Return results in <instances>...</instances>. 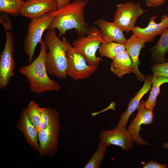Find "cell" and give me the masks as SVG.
I'll use <instances>...</instances> for the list:
<instances>
[{"instance_id": "obj_1", "label": "cell", "mask_w": 168, "mask_h": 168, "mask_svg": "<svg viewBox=\"0 0 168 168\" xmlns=\"http://www.w3.org/2000/svg\"><path fill=\"white\" fill-rule=\"evenodd\" d=\"M88 1L75 0L63 7L49 12L54 19L48 30L56 29L62 35L67 30L74 29L79 37L86 36L90 27L85 21L84 12Z\"/></svg>"}, {"instance_id": "obj_2", "label": "cell", "mask_w": 168, "mask_h": 168, "mask_svg": "<svg viewBox=\"0 0 168 168\" xmlns=\"http://www.w3.org/2000/svg\"><path fill=\"white\" fill-rule=\"evenodd\" d=\"M40 50L37 58L29 65L23 66L19 73L27 78L30 91L36 93L48 91H58L61 86L55 80L50 79L47 72L46 61L47 47L44 40L40 43Z\"/></svg>"}, {"instance_id": "obj_3", "label": "cell", "mask_w": 168, "mask_h": 168, "mask_svg": "<svg viewBox=\"0 0 168 168\" xmlns=\"http://www.w3.org/2000/svg\"><path fill=\"white\" fill-rule=\"evenodd\" d=\"M44 41L49 49L46 61L48 74L54 75L59 78H67V50L69 42L61 40L57 36L55 29L48 30L45 35Z\"/></svg>"}, {"instance_id": "obj_4", "label": "cell", "mask_w": 168, "mask_h": 168, "mask_svg": "<svg viewBox=\"0 0 168 168\" xmlns=\"http://www.w3.org/2000/svg\"><path fill=\"white\" fill-rule=\"evenodd\" d=\"M54 16L48 12L40 17L31 19L24 42V50L28 57V63L32 62L35 49L37 44L41 41L44 31L48 29Z\"/></svg>"}, {"instance_id": "obj_5", "label": "cell", "mask_w": 168, "mask_h": 168, "mask_svg": "<svg viewBox=\"0 0 168 168\" xmlns=\"http://www.w3.org/2000/svg\"><path fill=\"white\" fill-rule=\"evenodd\" d=\"M103 42L104 40L100 29L92 26L86 36L74 40L72 46L85 56L88 65L94 66L99 65L102 60V57H97L96 54Z\"/></svg>"}, {"instance_id": "obj_6", "label": "cell", "mask_w": 168, "mask_h": 168, "mask_svg": "<svg viewBox=\"0 0 168 168\" xmlns=\"http://www.w3.org/2000/svg\"><path fill=\"white\" fill-rule=\"evenodd\" d=\"M67 54L68 65L66 74L74 81L88 78L96 71L99 65H88L85 56L70 43Z\"/></svg>"}, {"instance_id": "obj_7", "label": "cell", "mask_w": 168, "mask_h": 168, "mask_svg": "<svg viewBox=\"0 0 168 168\" xmlns=\"http://www.w3.org/2000/svg\"><path fill=\"white\" fill-rule=\"evenodd\" d=\"M60 127L58 114L45 128L38 133L40 145L38 152L40 157L45 156L52 157L57 152Z\"/></svg>"}, {"instance_id": "obj_8", "label": "cell", "mask_w": 168, "mask_h": 168, "mask_svg": "<svg viewBox=\"0 0 168 168\" xmlns=\"http://www.w3.org/2000/svg\"><path fill=\"white\" fill-rule=\"evenodd\" d=\"M6 32L4 48L0 55V88L5 89L14 75L16 63L13 56L15 40L13 35L8 30Z\"/></svg>"}, {"instance_id": "obj_9", "label": "cell", "mask_w": 168, "mask_h": 168, "mask_svg": "<svg viewBox=\"0 0 168 168\" xmlns=\"http://www.w3.org/2000/svg\"><path fill=\"white\" fill-rule=\"evenodd\" d=\"M116 7L114 22L124 31H132L138 17L143 14L144 10L139 3L131 2L118 4Z\"/></svg>"}, {"instance_id": "obj_10", "label": "cell", "mask_w": 168, "mask_h": 168, "mask_svg": "<svg viewBox=\"0 0 168 168\" xmlns=\"http://www.w3.org/2000/svg\"><path fill=\"white\" fill-rule=\"evenodd\" d=\"M143 100L140 101L137 108L138 112L135 117L131 121L128 127L133 142L140 145L145 146L148 144L147 142L143 140L140 136L141 126L142 124L150 125L154 120L152 110L147 108Z\"/></svg>"}, {"instance_id": "obj_11", "label": "cell", "mask_w": 168, "mask_h": 168, "mask_svg": "<svg viewBox=\"0 0 168 168\" xmlns=\"http://www.w3.org/2000/svg\"><path fill=\"white\" fill-rule=\"evenodd\" d=\"M99 138L100 142L108 147L111 145L117 146L124 151L130 149L134 142L128 129L124 126L113 128L111 130H102Z\"/></svg>"}, {"instance_id": "obj_12", "label": "cell", "mask_w": 168, "mask_h": 168, "mask_svg": "<svg viewBox=\"0 0 168 168\" xmlns=\"http://www.w3.org/2000/svg\"><path fill=\"white\" fill-rule=\"evenodd\" d=\"M58 9V0H26L20 15L31 19Z\"/></svg>"}, {"instance_id": "obj_13", "label": "cell", "mask_w": 168, "mask_h": 168, "mask_svg": "<svg viewBox=\"0 0 168 168\" xmlns=\"http://www.w3.org/2000/svg\"><path fill=\"white\" fill-rule=\"evenodd\" d=\"M148 42L147 37L133 33L124 44L126 51L128 53L134 67L133 73L137 80L144 81L145 76L139 72L138 67L140 64L139 56L141 49L145 47V43Z\"/></svg>"}, {"instance_id": "obj_14", "label": "cell", "mask_w": 168, "mask_h": 168, "mask_svg": "<svg viewBox=\"0 0 168 168\" xmlns=\"http://www.w3.org/2000/svg\"><path fill=\"white\" fill-rule=\"evenodd\" d=\"M153 75H148L146 77L144 80L143 86L135 96L130 100L128 105L127 109L121 115L117 124L114 128L121 126L126 127L129 118L133 113L137 109L140 103L141 100L144 95L151 89Z\"/></svg>"}, {"instance_id": "obj_15", "label": "cell", "mask_w": 168, "mask_h": 168, "mask_svg": "<svg viewBox=\"0 0 168 168\" xmlns=\"http://www.w3.org/2000/svg\"><path fill=\"white\" fill-rule=\"evenodd\" d=\"M157 17L156 15L152 16L147 27L142 28L138 26L135 27L132 31L133 33L146 37L148 39V42H152L156 35H160L168 28V15L164 14L162 16L159 23L155 22Z\"/></svg>"}, {"instance_id": "obj_16", "label": "cell", "mask_w": 168, "mask_h": 168, "mask_svg": "<svg viewBox=\"0 0 168 168\" xmlns=\"http://www.w3.org/2000/svg\"><path fill=\"white\" fill-rule=\"evenodd\" d=\"M94 24L100 28L102 33L104 42H115L124 44L127 39L124 34V31L114 22H109L103 19L96 21Z\"/></svg>"}, {"instance_id": "obj_17", "label": "cell", "mask_w": 168, "mask_h": 168, "mask_svg": "<svg viewBox=\"0 0 168 168\" xmlns=\"http://www.w3.org/2000/svg\"><path fill=\"white\" fill-rule=\"evenodd\" d=\"M17 128L23 133L26 141L33 150L38 151L40 149L38 142V133L34 125L26 115L24 109L21 112Z\"/></svg>"}, {"instance_id": "obj_18", "label": "cell", "mask_w": 168, "mask_h": 168, "mask_svg": "<svg viewBox=\"0 0 168 168\" xmlns=\"http://www.w3.org/2000/svg\"><path fill=\"white\" fill-rule=\"evenodd\" d=\"M112 60L110 66L111 70L119 77H122L126 74L133 72V64L126 50L118 54Z\"/></svg>"}, {"instance_id": "obj_19", "label": "cell", "mask_w": 168, "mask_h": 168, "mask_svg": "<svg viewBox=\"0 0 168 168\" xmlns=\"http://www.w3.org/2000/svg\"><path fill=\"white\" fill-rule=\"evenodd\" d=\"M160 37L155 45L148 49L151 52V60L155 63H166L165 56L168 51V28L160 35Z\"/></svg>"}, {"instance_id": "obj_20", "label": "cell", "mask_w": 168, "mask_h": 168, "mask_svg": "<svg viewBox=\"0 0 168 168\" xmlns=\"http://www.w3.org/2000/svg\"><path fill=\"white\" fill-rule=\"evenodd\" d=\"M168 82V77L153 75L152 87L148 100L145 102L146 107L153 110L156 104V99L159 94L160 86L163 84Z\"/></svg>"}, {"instance_id": "obj_21", "label": "cell", "mask_w": 168, "mask_h": 168, "mask_svg": "<svg viewBox=\"0 0 168 168\" xmlns=\"http://www.w3.org/2000/svg\"><path fill=\"white\" fill-rule=\"evenodd\" d=\"M126 50L124 44L114 41L102 42L99 49L100 55L113 59L119 54Z\"/></svg>"}, {"instance_id": "obj_22", "label": "cell", "mask_w": 168, "mask_h": 168, "mask_svg": "<svg viewBox=\"0 0 168 168\" xmlns=\"http://www.w3.org/2000/svg\"><path fill=\"white\" fill-rule=\"evenodd\" d=\"M24 109L28 118L38 132L41 121V107L35 101L31 100L27 107Z\"/></svg>"}, {"instance_id": "obj_23", "label": "cell", "mask_w": 168, "mask_h": 168, "mask_svg": "<svg viewBox=\"0 0 168 168\" xmlns=\"http://www.w3.org/2000/svg\"><path fill=\"white\" fill-rule=\"evenodd\" d=\"M24 1V0H0V12L16 16L20 14Z\"/></svg>"}, {"instance_id": "obj_24", "label": "cell", "mask_w": 168, "mask_h": 168, "mask_svg": "<svg viewBox=\"0 0 168 168\" xmlns=\"http://www.w3.org/2000/svg\"><path fill=\"white\" fill-rule=\"evenodd\" d=\"M108 147L100 142L94 153L85 166L84 168H100Z\"/></svg>"}, {"instance_id": "obj_25", "label": "cell", "mask_w": 168, "mask_h": 168, "mask_svg": "<svg viewBox=\"0 0 168 168\" xmlns=\"http://www.w3.org/2000/svg\"><path fill=\"white\" fill-rule=\"evenodd\" d=\"M58 112L55 109L50 107L41 108V121L38 133L45 128Z\"/></svg>"}, {"instance_id": "obj_26", "label": "cell", "mask_w": 168, "mask_h": 168, "mask_svg": "<svg viewBox=\"0 0 168 168\" xmlns=\"http://www.w3.org/2000/svg\"><path fill=\"white\" fill-rule=\"evenodd\" d=\"M150 69L153 75L168 77V61L161 64L155 63Z\"/></svg>"}, {"instance_id": "obj_27", "label": "cell", "mask_w": 168, "mask_h": 168, "mask_svg": "<svg viewBox=\"0 0 168 168\" xmlns=\"http://www.w3.org/2000/svg\"><path fill=\"white\" fill-rule=\"evenodd\" d=\"M8 14L6 13L0 12V22L4 27L5 30H10L12 28L11 20Z\"/></svg>"}, {"instance_id": "obj_28", "label": "cell", "mask_w": 168, "mask_h": 168, "mask_svg": "<svg viewBox=\"0 0 168 168\" xmlns=\"http://www.w3.org/2000/svg\"><path fill=\"white\" fill-rule=\"evenodd\" d=\"M141 164L143 168H166L167 165L163 164L153 161H149L148 162L142 161Z\"/></svg>"}, {"instance_id": "obj_29", "label": "cell", "mask_w": 168, "mask_h": 168, "mask_svg": "<svg viewBox=\"0 0 168 168\" xmlns=\"http://www.w3.org/2000/svg\"><path fill=\"white\" fill-rule=\"evenodd\" d=\"M167 0H145L146 6L148 7H155L164 3Z\"/></svg>"}, {"instance_id": "obj_30", "label": "cell", "mask_w": 168, "mask_h": 168, "mask_svg": "<svg viewBox=\"0 0 168 168\" xmlns=\"http://www.w3.org/2000/svg\"><path fill=\"white\" fill-rule=\"evenodd\" d=\"M115 105V103L114 102H112L111 104L110 105L107 107L106 108L104 109V110H103L102 111H101L99 112H92L91 113V115L93 116L94 117L98 114L102 112H103L104 111H105L108 110L110 109H112L113 110H115L114 106Z\"/></svg>"}, {"instance_id": "obj_31", "label": "cell", "mask_w": 168, "mask_h": 168, "mask_svg": "<svg viewBox=\"0 0 168 168\" xmlns=\"http://www.w3.org/2000/svg\"><path fill=\"white\" fill-rule=\"evenodd\" d=\"M71 0H58V9L63 7L70 3Z\"/></svg>"}, {"instance_id": "obj_32", "label": "cell", "mask_w": 168, "mask_h": 168, "mask_svg": "<svg viewBox=\"0 0 168 168\" xmlns=\"http://www.w3.org/2000/svg\"><path fill=\"white\" fill-rule=\"evenodd\" d=\"M163 147L166 150H168V141L164 143Z\"/></svg>"}]
</instances>
